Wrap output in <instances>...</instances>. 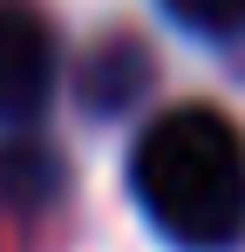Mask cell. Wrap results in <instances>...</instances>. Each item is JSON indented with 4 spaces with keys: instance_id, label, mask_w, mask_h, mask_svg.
I'll use <instances>...</instances> for the list:
<instances>
[{
    "instance_id": "obj_4",
    "label": "cell",
    "mask_w": 245,
    "mask_h": 252,
    "mask_svg": "<svg viewBox=\"0 0 245 252\" xmlns=\"http://www.w3.org/2000/svg\"><path fill=\"white\" fill-rule=\"evenodd\" d=\"M157 7L204 41H239L245 34V0H157Z\"/></svg>"
},
{
    "instance_id": "obj_1",
    "label": "cell",
    "mask_w": 245,
    "mask_h": 252,
    "mask_svg": "<svg viewBox=\"0 0 245 252\" xmlns=\"http://www.w3.org/2000/svg\"><path fill=\"white\" fill-rule=\"evenodd\" d=\"M143 218L184 252H232L245 239V136L218 109H163L129 150Z\"/></svg>"
},
{
    "instance_id": "obj_2",
    "label": "cell",
    "mask_w": 245,
    "mask_h": 252,
    "mask_svg": "<svg viewBox=\"0 0 245 252\" xmlns=\"http://www.w3.org/2000/svg\"><path fill=\"white\" fill-rule=\"evenodd\" d=\"M61 55H55V28L34 0H0V129L34 123L55 95Z\"/></svg>"
},
{
    "instance_id": "obj_3",
    "label": "cell",
    "mask_w": 245,
    "mask_h": 252,
    "mask_svg": "<svg viewBox=\"0 0 245 252\" xmlns=\"http://www.w3.org/2000/svg\"><path fill=\"white\" fill-rule=\"evenodd\" d=\"M143 82H150V62H143L136 41H102L82 62V102H89L95 116L129 109V95H143Z\"/></svg>"
}]
</instances>
